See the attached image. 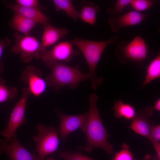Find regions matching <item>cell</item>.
<instances>
[{
  "label": "cell",
  "instance_id": "obj_19",
  "mask_svg": "<svg viewBox=\"0 0 160 160\" xmlns=\"http://www.w3.org/2000/svg\"><path fill=\"white\" fill-rule=\"evenodd\" d=\"M52 2L55 11H63L70 18L77 20L79 18V13L70 0H53Z\"/></svg>",
  "mask_w": 160,
  "mask_h": 160
},
{
  "label": "cell",
  "instance_id": "obj_7",
  "mask_svg": "<svg viewBox=\"0 0 160 160\" xmlns=\"http://www.w3.org/2000/svg\"><path fill=\"white\" fill-rule=\"evenodd\" d=\"M31 94L27 87L23 88L21 97L10 113L7 126L1 132V135L5 137V140L8 142L15 134L18 128L26 120L25 117V110L27 100Z\"/></svg>",
  "mask_w": 160,
  "mask_h": 160
},
{
  "label": "cell",
  "instance_id": "obj_4",
  "mask_svg": "<svg viewBox=\"0 0 160 160\" xmlns=\"http://www.w3.org/2000/svg\"><path fill=\"white\" fill-rule=\"evenodd\" d=\"M148 49L144 40L139 35L130 42L123 41L117 46L115 51L120 63L125 64L129 60L138 67H141L146 57Z\"/></svg>",
  "mask_w": 160,
  "mask_h": 160
},
{
  "label": "cell",
  "instance_id": "obj_21",
  "mask_svg": "<svg viewBox=\"0 0 160 160\" xmlns=\"http://www.w3.org/2000/svg\"><path fill=\"white\" fill-rule=\"evenodd\" d=\"M5 82L0 76V103L14 99L17 94L16 87L7 86Z\"/></svg>",
  "mask_w": 160,
  "mask_h": 160
},
{
  "label": "cell",
  "instance_id": "obj_9",
  "mask_svg": "<svg viewBox=\"0 0 160 160\" xmlns=\"http://www.w3.org/2000/svg\"><path fill=\"white\" fill-rule=\"evenodd\" d=\"M58 116L60 120L58 133L63 141L65 142L67 136L77 129H80L84 131L87 121L88 113L75 115L60 113Z\"/></svg>",
  "mask_w": 160,
  "mask_h": 160
},
{
  "label": "cell",
  "instance_id": "obj_20",
  "mask_svg": "<svg viewBox=\"0 0 160 160\" xmlns=\"http://www.w3.org/2000/svg\"><path fill=\"white\" fill-rule=\"evenodd\" d=\"M160 77V53L149 63L147 67L145 78L143 82V86L150 83L153 80Z\"/></svg>",
  "mask_w": 160,
  "mask_h": 160
},
{
  "label": "cell",
  "instance_id": "obj_17",
  "mask_svg": "<svg viewBox=\"0 0 160 160\" xmlns=\"http://www.w3.org/2000/svg\"><path fill=\"white\" fill-rule=\"evenodd\" d=\"M81 7L79 18L84 22L92 25L96 23V16L100 11L99 6L91 1H83L80 3Z\"/></svg>",
  "mask_w": 160,
  "mask_h": 160
},
{
  "label": "cell",
  "instance_id": "obj_5",
  "mask_svg": "<svg viewBox=\"0 0 160 160\" xmlns=\"http://www.w3.org/2000/svg\"><path fill=\"white\" fill-rule=\"evenodd\" d=\"M13 36L15 43L11 47L10 51L13 53L19 55L23 63H27L34 58H40L41 52L45 49L36 38L17 32Z\"/></svg>",
  "mask_w": 160,
  "mask_h": 160
},
{
  "label": "cell",
  "instance_id": "obj_11",
  "mask_svg": "<svg viewBox=\"0 0 160 160\" xmlns=\"http://www.w3.org/2000/svg\"><path fill=\"white\" fill-rule=\"evenodd\" d=\"M42 75L41 71L33 65L27 66L21 74L22 80L27 85L31 94L36 97L44 92L47 86Z\"/></svg>",
  "mask_w": 160,
  "mask_h": 160
},
{
  "label": "cell",
  "instance_id": "obj_29",
  "mask_svg": "<svg viewBox=\"0 0 160 160\" xmlns=\"http://www.w3.org/2000/svg\"><path fill=\"white\" fill-rule=\"evenodd\" d=\"M152 143L156 153L155 156L157 159L160 160V142H153Z\"/></svg>",
  "mask_w": 160,
  "mask_h": 160
},
{
  "label": "cell",
  "instance_id": "obj_10",
  "mask_svg": "<svg viewBox=\"0 0 160 160\" xmlns=\"http://www.w3.org/2000/svg\"><path fill=\"white\" fill-rule=\"evenodd\" d=\"M10 143L0 139V154L4 153L8 160H38L35 154L27 150L19 142L15 134Z\"/></svg>",
  "mask_w": 160,
  "mask_h": 160
},
{
  "label": "cell",
  "instance_id": "obj_12",
  "mask_svg": "<svg viewBox=\"0 0 160 160\" xmlns=\"http://www.w3.org/2000/svg\"><path fill=\"white\" fill-rule=\"evenodd\" d=\"M152 107H146L136 112L130 128L136 134L149 138L150 131L154 122L148 117L153 113Z\"/></svg>",
  "mask_w": 160,
  "mask_h": 160
},
{
  "label": "cell",
  "instance_id": "obj_25",
  "mask_svg": "<svg viewBox=\"0 0 160 160\" xmlns=\"http://www.w3.org/2000/svg\"><path fill=\"white\" fill-rule=\"evenodd\" d=\"M131 0H117L113 7H109L106 12L111 16H115L120 15L124 8L129 5Z\"/></svg>",
  "mask_w": 160,
  "mask_h": 160
},
{
  "label": "cell",
  "instance_id": "obj_27",
  "mask_svg": "<svg viewBox=\"0 0 160 160\" xmlns=\"http://www.w3.org/2000/svg\"><path fill=\"white\" fill-rule=\"evenodd\" d=\"M15 1L16 4L23 7L38 9L40 7L39 1L37 0H16Z\"/></svg>",
  "mask_w": 160,
  "mask_h": 160
},
{
  "label": "cell",
  "instance_id": "obj_1",
  "mask_svg": "<svg viewBox=\"0 0 160 160\" xmlns=\"http://www.w3.org/2000/svg\"><path fill=\"white\" fill-rule=\"evenodd\" d=\"M98 97L92 93L89 97V110L87 121L83 132L87 142L83 149L90 152L95 148H101L109 154L113 153V146L108 142V135L105 128L97 106Z\"/></svg>",
  "mask_w": 160,
  "mask_h": 160
},
{
  "label": "cell",
  "instance_id": "obj_32",
  "mask_svg": "<svg viewBox=\"0 0 160 160\" xmlns=\"http://www.w3.org/2000/svg\"><path fill=\"white\" fill-rule=\"evenodd\" d=\"M47 160H55L53 159L52 157H50L47 158Z\"/></svg>",
  "mask_w": 160,
  "mask_h": 160
},
{
  "label": "cell",
  "instance_id": "obj_22",
  "mask_svg": "<svg viewBox=\"0 0 160 160\" xmlns=\"http://www.w3.org/2000/svg\"><path fill=\"white\" fill-rule=\"evenodd\" d=\"M81 149L83 150V147H79L78 150L74 153L68 150L59 152V156L65 160H95L93 158L82 154L80 151Z\"/></svg>",
  "mask_w": 160,
  "mask_h": 160
},
{
  "label": "cell",
  "instance_id": "obj_24",
  "mask_svg": "<svg viewBox=\"0 0 160 160\" xmlns=\"http://www.w3.org/2000/svg\"><path fill=\"white\" fill-rule=\"evenodd\" d=\"M129 148V146L126 144L123 143L121 149L115 153L112 160H136Z\"/></svg>",
  "mask_w": 160,
  "mask_h": 160
},
{
  "label": "cell",
  "instance_id": "obj_3",
  "mask_svg": "<svg viewBox=\"0 0 160 160\" xmlns=\"http://www.w3.org/2000/svg\"><path fill=\"white\" fill-rule=\"evenodd\" d=\"M119 36H114L106 41H93L81 38L74 39L72 42L76 46L84 55L89 69V78L91 81V87L95 90L102 84L103 81L102 77L97 78L95 74L96 66L101 56L107 46L109 43L114 44Z\"/></svg>",
  "mask_w": 160,
  "mask_h": 160
},
{
  "label": "cell",
  "instance_id": "obj_23",
  "mask_svg": "<svg viewBox=\"0 0 160 160\" xmlns=\"http://www.w3.org/2000/svg\"><path fill=\"white\" fill-rule=\"evenodd\" d=\"M158 3V1L155 0H131L129 5L135 11L140 12Z\"/></svg>",
  "mask_w": 160,
  "mask_h": 160
},
{
  "label": "cell",
  "instance_id": "obj_15",
  "mask_svg": "<svg viewBox=\"0 0 160 160\" xmlns=\"http://www.w3.org/2000/svg\"><path fill=\"white\" fill-rule=\"evenodd\" d=\"M44 28L41 43L44 49L54 44L68 33L65 28L55 27L50 24L44 26Z\"/></svg>",
  "mask_w": 160,
  "mask_h": 160
},
{
  "label": "cell",
  "instance_id": "obj_6",
  "mask_svg": "<svg viewBox=\"0 0 160 160\" xmlns=\"http://www.w3.org/2000/svg\"><path fill=\"white\" fill-rule=\"evenodd\" d=\"M38 135L33 137L36 143L35 152L38 153V160H44L47 155L57 148L59 140L55 128L52 125L46 127L41 124L36 125Z\"/></svg>",
  "mask_w": 160,
  "mask_h": 160
},
{
  "label": "cell",
  "instance_id": "obj_33",
  "mask_svg": "<svg viewBox=\"0 0 160 160\" xmlns=\"http://www.w3.org/2000/svg\"><path fill=\"white\" fill-rule=\"evenodd\" d=\"M153 160H159L157 159L156 156L154 157L153 158Z\"/></svg>",
  "mask_w": 160,
  "mask_h": 160
},
{
  "label": "cell",
  "instance_id": "obj_31",
  "mask_svg": "<svg viewBox=\"0 0 160 160\" xmlns=\"http://www.w3.org/2000/svg\"><path fill=\"white\" fill-rule=\"evenodd\" d=\"M151 158V156L149 154H147L145 155L142 160H149Z\"/></svg>",
  "mask_w": 160,
  "mask_h": 160
},
{
  "label": "cell",
  "instance_id": "obj_8",
  "mask_svg": "<svg viewBox=\"0 0 160 160\" xmlns=\"http://www.w3.org/2000/svg\"><path fill=\"white\" fill-rule=\"evenodd\" d=\"M73 46L72 42L70 41L60 42L50 50L46 49L42 51L40 58L44 62L51 61L69 62L79 53L78 51L73 49Z\"/></svg>",
  "mask_w": 160,
  "mask_h": 160
},
{
  "label": "cell",
  "instance_id": "obj_18",
  "mask_svg": "<svg viewBox=\"0 0 160 160\" xmlns=\"http://www.w3.org/2000/svg\"><path fill=\"white\" fill-rule=\"evenodd\" d=\"M114 115L117 118H123L127 120H132L136 114L135 108L131 105L124 103L121 100L116 101L114 104Z\"/></svg>",
  "mask_w": 160,
  "mask_h": 160
},
{
  "label": "cell",
  "instance_id": "obj_26",
  "mask_svg": "<svg viewBox=\"0 0 160 160\" xmlns=\"http://www.w3.org/2000/svg\"><path fill=\"white\" fill-rule=\"evenodd\" d=\"M149 139L153 143L160 142V125H154L151 127Z\"/></svg>",
  "mask_w": 160,
  "mask_h": 160
},
{
  "label": "cell",
  "instance_id": "obj_16",
  "mask_svg": "<svg viewBox=\"0 0 160 160\" xmlns=\"http://www.w3.org/2000/svg\"><path fill=\"white\" fill-rule=\"evenodd\" d=\"M38 23L31 19L14 13L9 25L13 29L24 35H29Z\"/></svg>",
  "mask_w": 160,
  "mask_h": 160
},
{
  "label": "cell",
  "instance_id": "obj_13",
  "mask_svg": "<svg viewBox=\"0 0 160 160\" xmlns=\"http://www.w3.org/2000/svg\"><path fill=\"white\" fill-rule=\"evenodd\" d=\"M148 15L135 10L129 11L122 15L111 16L108 22L111 31H119L123 28L138 24L146 20Z\"/></svg>",
  "mask_w": 160,
  "mask_h": 160
},
{
  "label": "cell",
  "instance_id": "obj_30",
  "mask_svg": "<svg viewBox=\"0 0 160 160\" xmlns=\"http://www.w3.org/2000/svg\"><path fill=\"white\" fill-rule=\"evenodd\" d=\"M153 110L160 111V98H159L155 103L154 105L152 106Z\"/></svg>",
  "mask_w": 160,
  "mask_h": 160
},
{
  "label": "cell",
  "instance_id": "obj_14",
  "mask_svg": "<svg viewBox=\"0 0 160 160\" xmlns=\"http://www.w3.org/2000/svg\"><path fill=\"white\" fill-rule=\"evenodd\" d=\"M6 7L12 10L14 13L19 14L26 18L39 23L44 26L50 24L49 19L39 9L23 7L16 4L5 3Z\"/></svg>",
  "mask_w": 160,
  "mask_h": 160
},
{
  "label": "cell",
  "instance_id": "obj_28",
  "mask_svg": "<svg viewBox=\"0 0 160 160\" xmlns=\"http://www.w3.org/2000/svg\"><path fill=\"white\" fill-rule=\"evenodd\" d=\"M10 43V41L7 37L0 39V74L2 72L4 69L3 63L1 60L3 51L9 46Z\"/></svg>",
  "mask_w": 160,
  "mask_h": 160
},
{
  "label": "cell",
  "instance_id": "obj_2",
  "mask_svg": "<svg viewBox=\"0 0 160 160\" xmlns=\"http://www.w3.org/2000/svg\"><path fill=\"white\" fill-rule=\"evenodd\" d=\"M44 63L51 70L45 79L47 86L57 91L65 86H68L71 89L76 88L80 82L86 81L89 78L88 73H83L77 65L72 67L56 61Z\"/></svg>",
  "mask_w": 160,
  "mask_h": 160
}]
</instances>
